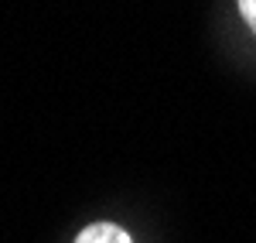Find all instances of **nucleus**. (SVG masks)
I'll list each match as a JSON object with an SVG mask.
<instances>
[{
  "mask_svg": "<svg viewBox=\"0 0 256 243\" xmlns=\"http://www.w3.org/2000/svg\"><path fill=\"white\" fill-rule=\"evenodd\" d=\"M76 243H134V240H130V233H123L113 223H96V226H86Z\"/></svg>",
  "mask_w": 256,
  "mask_h": 243,
  "instance_id": "obj_1",
  "label": "nucleus"
},
{
  "mask_svg": "<svg viewBox=\"0 0 256 243\" xmlns=\"http://www.w3.org/2000/svg\"><path fill=\"white\" fill-rule=\"evenodd\" d=\"M239 14H242L246 24L256 31V0H239Z\"/></svg>",
  "mask_w": 256,
  "mask_h": 243,
  "instance_id": "obj_2",
  "label": "nucleus"
}]
</instances>
